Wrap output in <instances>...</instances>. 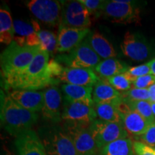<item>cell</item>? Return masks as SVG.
<instances>
[{
	"label": "cell",
	"instance_id": "cell-1",
	"mask_svg": "<svg viewBox=\"0 0 155 155\" xmlns=\"http://www.w3.org/2000/svg\"><path fill=\"white\" fill-rule=\"evenodd\" d=\"M49 56L48 52L40 50L24 71L4 81L5 88L36 91L51 85L53 79L47 71Z\"/></svg>",
	"mask_w": 155,
	"mask_h": 155
},
{
	"label": "cell",
	"instance_id": "cell-2",
	"mask_svg": "<svg viewBox=\"0 0 155 155\" xmlns=\"http://www.w3.org/2000/svg\"><path fill=\"white\" fill-rule=\"evenodd\" d=\"M38 119V114L22 108L8 96H4L1 104L2 125L9 134L17 137L31 129Z\"/></svg>",
	"mask_w": 155,
	"mask_h": 155
},
{
	"label": "cell",
	"instance_id": "cell-3",
	"mask_svg": "<svg viewBox=\"0 0 155 155\" xmlns=\"http://www.w3.org/2000/svg\"><path fill=\"white\" fill-rule=\"evenodd\" d=\"M40 50V46L21 47L15 41L12 42L1 54V71L4 81L24 71Z\"/></svg>",
	"mask_w": 155,
	"mask_h": 155
},
{
	"label": "cell",
	"instance_id": "cell-4",
	"mask_svg": "<svg viewBox=\"0 0 155 155\" xmlns=\"http://www.w3.org/2000/svg\"><path fill=\"white\" fill-rule=\"evenodd\" d=\"M38 135L47 155H78L71 137L59 126H46L39 129Z\"/></svg>",
	"mask_w": 155,
	"mask_h": 155
},
{
	"label": "cell",
	"instance_id": "cell-5",
	"mask_svg": "<svg viewBox=\"0 0 155 155\" xmlns=\"http://www.w3.org/2000/svg\"><path fill=\"white\" fill-rule=\"evenodd\" d=\"M55 61L71 68L94 69L101 62V58L93 50L86 37L71 51L58 55Z\"/></svg>",
	"mask_w": 155,
	"mask_h": 155
},
{
	"label": "cell",
	"instance_id": "cell-6",
	"mask_svg": "<svg viewBox=\"0 0 155 155\" xmlns=\"http://www.w3.org/2000/svg\"><path fill=\"white\" fill-rule=\"evenodd\" d=\"M63 129L71 137L78 155H96L98 148L90 130V124L67 121Z\"/></svg>",
	"mask_w": 155,
	"mask_h": 155
},
{
	"label": "cell",
	"instance_id": "cell-7",
	"mask_svg": "<svg viewBox=\"0 0 155 155\" xmlns=\"http://www.w3.org/2000/svg\"><path fill=\"white\" fill-rule=\"evenodd\" d=\"M60 27L76 29H88L91 25V14L79 1H62Z\"/></svg>",
	"mask_w": 155,
	"mask_h": 155
},
{
	"label": "cell",
	"instance_id": "cell-8",
	"mask_svg": "<svg viewBox=\"0 0 155 155\" xmlns=\"http://www.w3.org/2000/svg\"><path fill=\"white\" fill-rule=\"evenodd\" d=\"M90 130L98 150L129 136L122 123H112L101 119H96L90 124Z\"/></svg>",
	"mask_w": 155,
	"mask_h": 155
},
{
	"label": "cell",
	"instance_id": "cell-9",
	"mask_svg": "<svg viewBox=\"0 0 155 155\" xmlns=\"http://www.w3.org/2000/svg\"><path fill=\"white\" fill-rule=\"evenodd\" d=\"M102 14L110 21L120 24L139 23L140 10L132 2L121 3L118 0L106 1Z\"/></svg>",
	"mask_w": 155,
	"mask_h": 155
},
{
	"label": "cell",
	"instance_id": "cell-10",
	"mask_svg": "<svg viewBox=\"0 0 155 155\" xmlns=\"http://www.w3.org/2000/svg\"><path fill=\"white\" fill-rule=\"evenodd\" d=\"M61 3L54 0H31L26 5L37 19L50 27H55L61 22Z\"/></svg>",
	"mask_w": 155,
	"mask_h": 155
},
{
	"label": "cell",
	"instance_id": "cell-11",
	"mask_svg": "<svg viewBox=\"0 0 155 155\" xmlns=\"http://www.w3.org/2000/svg\"><path fill=\"white\" fill-rule=\"evenodd\" d=\"M124 55L135 61L146 60L150 55V45L144 37L139 33L127 32L121 45Z\"/></svg>",
	"mask_w": 155,
	"mask_h": 155
},
{
	"label": "cell",
	"instance_id": "cell-12",
	"mask_svg": "<svg viewBox=\"0 0 155 155\" xmlns=\"http://www.w3.org/2000/svg\"><path fill=\"white\" fill-rule=\"evenodd\" d=\"M118 108L121 114L122 123L128 134L139 137L144 134L151 125L142 116L131 110L125 102H121Z\"/></svg>",
	"mask_w": 155,
	"mask_h": 155
},
{
	"label": "cell",
	"instance_id": "cell-13",
	"mask_svg": "<svg viewBox=\"0 0 155 155\" xmlns=\"http://www.w3.org/2000/svg\"><path fill=\"white\" fill-rule=\"evenodd\" d=\"M15 146L19 155H47L40 137L32 129L17 136Z\"/></svg>",
	"mask_w": 155,
	"mask_h": 155
},
{
	"label": "cell",
	"instance_id": "cell-14",
	"mask_svg": "<svg viewBox=\"0 0 155 155\" xmlns=\"http://www.w3.org/2000/svg\"><path fill=\"white\" fill-rule=\"evenodd\" d=\"M89 29L60 27L58 35L57 52L68 53L78 45L90 33Z\"/></svg>",
	"mask_w": 155,
	"mask_h": 155
},
{
	"label": "cell",
	"instance_id": "cell-15",
	"mask_svg": "<svg viewBox=\"0 0 155 155\" xmlns=\"http://www.w3.org/2000/svg\"><path fill=\"white\" fill-rule=\"evenodd\" d=\"M97 114L94 107L84 104L65 101L62 119L66 121L91 124L96 119Z\"/></svg>",
	"mask_w": 155,
	"mask_h": 155
},
{
	"label": "cell",
	"instance_id": "cell-16",
	"mask_svg": "<svg viewBox=\"0 0 155 155\" xmlns=\"http://www.w3.org/2000/svg\"><path fill=\"white\" fill-rule=\"evenodd\" d=\"M58 78L66 84L91 87L99 80L93 69L71 68H64L63 73Z\"/></svg>",
	"mask_w": 155,
	"mask_h": 155
},
{
	"label": "cell",
	"instance_id": "cell-17",
	"mask_svg": "<svg viewBox=\"0 0 155 155\" xmlns=\"http://www.w3.org/2000/svg\"><path fill=\"white\" fill-rule=\"evenodd\" d=\"M9 96L22 108L32 112L42 109L44 106V93L37 91L14 89Z\"/></svg>",
	"mask_w": 155,
	"mask_h": 155
},
{
	"label": "cell",
	"instance_id": "cell-18",
	"mask_svg": "<svg viewBox=\"0 0 155 155\" xmlns=\"http://www.w3.org/2000/svg\"><path fill=\"white\" fill-rule=\"evenodd\" d=\"M44 106L42 108V116L45 119L53 122H58L62 119L61 107L62 94L57 87L53 86L45 90Z\"/></svg>",
	"mask_w": 155,
	"mask_h": 155
},
{
	"label": "cell",
	"instance_id": "cell-19",
	"mask_svg": "<svg viewBox=\"0 0 155 155\" xmlns=\"http://www.w3.org/2000/svg\"><path fill=\"white\" fill-rule=\"evenodd\" d=\"M92 97L96 104H110L119 106L123 102L121 92L116 90L108 81L100 78L93 87Z\"/></svg>",
	"mask_w": 155,
	"mask_h": 155
},
{
	"label": "cell",
	"instance_id": "cell-20",
	"mask_svg": "<svg viewBox=\"0 0 155 155\" xmlns=\"http://www.w3.org/2000/svg\"><path fill=\"white\" fill-rule=\"evenodd\" d=\"M62 90L65 96V101L84 104L94 107L92 92L93 87L76 86L72 84H63Z\"/></svg>",
	"mask_w": 155,
	"mask_h": 155
},
{
	"label": "cell",
	"instance_id": "cell-21",
	"mask_svg": "<svg viewBox=\"0 0 155 155\" xmlns=\"http://www.w3.org/2000/svg\"><path fill=\"white\" fill-rule=\"evenodd\" d=\"M94 69L97 75L108 80L110 78L127 72L129 68L125 63L115 58H109L101 61Z\"/></svg>",
	"mask_w": 155,
	"mask_h": 155
},
{
	"label": "cell",
	"instance_id": "cell-22",
	"mask_svg": "<svg viewBox=\"0 0 155 155\" xmlns=\"http://www.w3.org/2000/svg\"><path fill=\"white\" fill-rule=\"evenodd\" d=\"M88 42L93 50L96 52L97 55L103 59L114 58L116 56V53L113 45L108 42L104 36L97 31L88 36Z\"/></svg>",
	"mask_w": 155,
	"mask_h": 155
},
{
	"label": "cell",
	"instance_id": "cell-23",
	"mask_svg": "<svg viewBox=\"0 0 155 155\" xmlns=\"http://www.w3.org/2000/svg\"><path fill=\"white\" fill-rule=\"evenodd\" d=\"M133 141L129 137L120 139L101 149V155H134Z\"/></svg>",
	"mask_w": 155,
	"mask_h": 155
},
{
	"label": "cell",
	"instance_id": "cell-24",
	"mask_svg": "<svg viewBox=\"0 0 155 155\" xmlns=\"http://www.w3.org/2000/svg\"><path fill=\"white\" fill-rule=\"evenodd\" d=\"M15 36L14 22L10 12L7 9H0V41L9 45Z\"/></svg>",
	"mask_w": 155,
	"mask_h": 155
},
{
	"label": "cell",
	"instance_id": "cell-25",
	"mask_svg": "<svg viewBox=\"0 0 155 155\" xmlns=\"http://www.w3.org/2000/svg\"><path fill=\"white\" fill-rule=\"evenodd\" d=\"M94 109L97 117L101 120L112 123H122L121 114L118 106L110 104H96L94 106Z\"/></svg>",
	"mask_w": 155,
	"mask_h": 155
},
{
	"label": "cell",
	"instance_id": "cell-26",
	"mask_svg": "<svg viewBox=\"0 0 155 155\" xmlns=\"http://www.w3.org/2000/svg\"><path fill=\"white\" fill-rule=\"evenodd\" d=\"M133 111L142 116L151 124L155 122V116L152 110V104L147 101H124Z\"/></svg>",
	"mask_w": 155,
	"mask_h": 155
},
{
	"label": "cell",
	"instance_id": "cell-27",
	"mask_svg": "<svg viewBox=\"0 0 155 155\" xmlns=\"http://www.w3.org/2000/svg\"><path fill=\"white\" fill-rule=\"evenodd\" d=\"M40 38V48L43 51H47L50 53H53L57 51L58 37L53 32L47 30H38L37 32Z\"/></svg>",
	"mask_w": 155,
	"mask_h": 155
},
{
	"label": "cell",
	"instance_id": "cell-28",
	"mask_svg": "<svg viewBox=\"0 0 155 155\" xmlns=\"http://www.w3.org/2000/svg\"><path fill=\"white\" fill-rule=\"evenodd\" d=\"M123 101H150V92L149 88H133L125 92H121Z\"/></svg>",
	"mask_w": 155,
	"mask_h": 155
},
{
	"label": "cell",
	"instance_id": "cell-29",
	"mask_svg": "<svg viewBox=\"0 0 155 155\" xmlns=\"http://www.w3.org/2000/svg\"><path fill=\"white\" fill-rule=\"evenodd\" d=\"M107 81L118 91H127L130 90L131 87L132 86V82L128 78L124 73L110 78Z\"/></svg>",
	"mask_w": 155,
	"mask_h": 155
},
{
	"label": "cell",
	"instance_id": "cell-30",
	"mask_svg": "<svg viewBox=\"0 0 155 155\" xmlns=\"http://www.w3.org/2000/svg\"><path fill=\"white\" fill-rule=\"evenodd\" d=\"M124 73L128 78L131 82H133V81H134L138 78L152 74V72H151V69L150 65H149V63H147L138 65V66L129 68L128 71Z\"/></svg>",
	"mask_w": 155,
	"mask_h": 155
},
{
	"label": "cell",
	"instance_id": "cell-31",
	"mask_svg": "<svg viewBox=\"0 0 155 155\" xmlns=\"http://www.w3.org/2000/svg\"><path fill=\"white\" fill-rule=\"evenodd\" d=\"M15 34L17 35L14 37L27 38L31 34L35 32L32 25L22 20H15L14 22Z\"/></svg>",
	"mask_w": 155,
	"mask_h": 155
},
{
	"label": "cell",
	"instance_id": "cell-32",
	"mask_svg": "<svg viewBox=\"0 0 155 155\" xmlns=\"http://www.w3.org/2000/svg\"><path fill=\"white\" fill-rule=\"evenodd\" d=\"M155 84V75L150 74L138 78L132 82V86L136 88H149Z\"/></svg>",
	"mask_w": 155,
	"mask_h": 155
},
{
	"label": "cell",
	"instance_id": "cell-33",
	"mask_svg": "<svg viewBox=\"0 0 155 155\" xmlns=\"http://www.w3.org/2000/svg\"><path fill=\"white\" fill-rule=\"evenodd\" d=\"M133 148L136 155H155V148L141 141H133Z\"/></svg>",
	"mask_w": 155,
	"mask_h": 155
},
{
	"label": "cell",
	"instance_id": "cell-34",
	"mask_svg": "<svg viewBox=\"0 0 155 155\" xmlns=\"http://www.w3.org/2000/svg\"><path fill=\"white\" fill-rule=\"evenodd\" d=\"M141 142L144 143L148 146L155 147V122L150 126L144 134L139 136Z\"/></svg>",
	"mask_w": 155,
	"mask_h": 155
},
{
	"label": "cell",
	"instance_id": "cell-35",
	"mask_svg": "<svg viewBox=\"0 0 155 155\" xmlns=\"http://www.w3.org/2000/svg\"><path fill=\"white\" fill-rule=\"evenodd\" d=\"M79 2L83 4L91 13L102 12L106 3V1L102 0H79Z\"/></svg>",
	"mask_w": 155,
	"mask_h": 155
},
{
	"label": "cell",
	"instance_id": "cell-36",
	"mask_svg": "<svg viewBox=\"0 0 155 155\" xmlns=\"http://www.w3.org/2000/svg\"><path fill=\"white\" fill-rule=\"evenodd\" d=\"M64 68L55 59H51L48 62L47 71L48 75H50L51 78H58L63 73Z\"/></svg>",
	"mask_w": 155,
	"mask_h": 155
},
{
	"label": "cell",
	"instance_id": "cell-37",
	"mask_svg": "<svg viewBox=\"0 0 155 155\" xmlns=\"http://www.w3.org/2000/svg\"><path fill=\"white\" fill-rule=\"evenodd\" d=\"M150 92V103H155V84L151 86L149 88Z\"/></svg>",
	"mask_w": 155,
	"mask_h": 155
},
{
	"label": "cell",
	"instance_id": "cell-38",
	"mask_svg": "<svg viewBox=\"0 0 155 155\" xmlns=\"http://www.w3.org/2000/svg\"><path fill=\"white\" fill-rule=\"evenodd\" d=\"M149 65H150L152 74L155 75V58L152 60L150 62H149Z\"/></svg>",
	"mask_w": 155,
	"mask_h": 155
},
{
	"label": "cell",
	"instance_id": "cell-39",
	"mask_svg": "<svg viewBox=\"0 0 155 155\" xmlns=\"http://www.w3.org/2000/svg\"><path fill=\"white\" fill-rule=\"evenodd\" d=\"M151 104H152V112H153V114H154V115L155 116V103H151Z\"/></svg>",
	"mask_w": 155,
	"mask_h": 155
},
{
	"label": "cell",
	"instance_id": "cell-40",
	"mask_svg": "<svg viewBox=\"0 0 155 155\" xmlns=\"http://www.w3.org/2000/svg\"><path fill=\"white\" fill-rule=\"evenodd\" d=\"M6 155H11L10 154H9V153H7V154H6Z\"/></svg>",
	"mask_w": 155,
	"mask_h": 155
},
{
	"label": "cell",
	"instance_id": "cell-41",
	"mask_svg": "<svg viewBox=\"0 0 155 155\" xmlns=\"http://www.w3.org/2000/svg\"><path fill=\"white\" fill-rule=\"evenodd\" d=\"M154 148H155V147H154Z\"/></svg>",
	"mask_w": 155,
	"mask_h": 155
}]
</instances>
